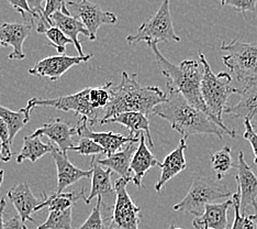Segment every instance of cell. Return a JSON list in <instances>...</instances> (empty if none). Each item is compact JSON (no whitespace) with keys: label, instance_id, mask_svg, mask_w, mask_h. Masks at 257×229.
<instances>
[{"label":"cell","instance_id":"10","mask_svg":"<svg viewBox=\"0 0 257 229\" xmlns=\"http://www.w3.org/2000/svg\"><path fill=\"white\" fill-rule=\"evenodd\" d=\"M67 9L72 17L78 19L90 34V41L97 39L99 28L103 25H115L118 17L113 13L103 10L100 6L90 3L89 0L67 2Z\"/></svg>","mask_w":257,"mask_h":229},{"label":"cell","instance_id":"24","mask_svg":"<svg viewBox=\"0 0 257 229\" xmlns=\"http://www.w3.org/2000/svg\"><path fill=\"white\" fill-rule=\"evenodd\" d=\"M239 95V102L233 106H226L224 114L249 120L253 128L257 129V85L247 88Z\"/></svg>","mask_w":257,"mask_h":229},{"label":"cell","instance_id":"3","mask_svg":"<svg viewBox=\"0 0 257 229\" xmlns=\"http://www.w3.org/2000/svg\"><path fill=\"white\" fill-rule=\"evenodd\" d=\"M150 48L154 53L161 73L166 79L168 90L179 92L190 105L203 111L218 123L202 98L201 80L203 68L201 63L196 60H185L176 65L162 54L157 44L151 45Z\"/></svg>","mask_w":257,"mask_h":229},{"label":"cell","instance_id":"28","mask_svg":"<svg viewBox=\"0 0 257 229\" xmlns=\"http://www.w3.org/2000/svg\"><path fill=\"white\" fill-rule=\"evenodd\" d=\"M31 110L26 106L18 111L10 110L0 105V118H2L8 125L10 131V142L14 143L15 137L18 134L21 129L25 127L31 119Z\"/></svg>","mask_w":257,"mask_h":229},{"label":"cell","instance_id":"45","mask_svg":"<svg viewBox=\"0 0 257 229\" xmlns=\"http://www.w3.org/2000/svg\"><path fill=\"white\" fill-rule=\"evenodd\" d=\"M250 217L254 219V221L256 222V229H257V213H255L254 215H250Z\"/></svg>","mask_w":257,"mask_h":229},{"label":"cell","instance_id":"6","mask_svg":"<svg viewBox=\"0 0 257 229\" xmlns=\"http://www.w3.org/2000/svg\"><path fill=\"white\" fill-rule=\"evenodd\" d=\"M232 195L233 193L223 184L208 178H196L184 199L174 205L173 209L175 211H186L198 217L203 214L208 204Z\"/></svg>","mask_w":257,"mask_h":229},{"label":"cell","instance_id":"5","mask_svg":"<svg viewBox=\"0 0 257 229\" xmlns=\"http://www.w3.org/2000/svg\"><path fill=\"white\" fill-rule=\"evenodd\" d=\"M199 62L203 68L201 80V94L204 103L209 108L210 113L213 115L219 126L223 129L226 134L235 138V130L226 127L222 119V114H224L226 102L232 94H237L233 80L229 72H220L214 74L210 67L206 56L202 52H199Z\"/></svg>","mask_w":257,"mask_h":229},{"label":"cell","instance_id":"41","mask_svg":"<svg viewBox=\"0 0 257 229\" xmlns=\"http://www.w3.org/2000/svg\"><path fill=\"white\" fill-rule=\"evenodd\" d=\"M5 229H28V227L19 216H15L8 220H5Z\"/></svg>","mask_w":257,"mask_h":229},{"label":"cell","instance_id":"12","mask_svg":"<svg viewBox=\"0 0 257 229\" xmlns=\"http://www.w3.org/2000/svg\"><path fill=\"white\" fill-rule=\"evenodd\" d=\"M93 57L92 53L85 56H68L66 54L49 56L40 60L36 65L29 69V74L40 78H48L51 81L56 82L65 74L69 68L81 63H86Z\"/></svg>","mask_w":257,"mask_h":229},{"label":"cell","instance_id":"2","mask_svg":"<svg viewBox=\"0 0 257 229\" xmlns=\"http://www.w3.org/2000/svg\"><path fill=\"white\" fill-rule=\"evenodd\" d=\"M153 116L167 120L173 130L186 140L194 134H213L223 140L225 133L211 117L190 105L177 91L168 90L167 101L156 106Z\"/></svg>","mask_w":257,"mask_h":229},{"label":"cell","instance_id":"15","mask_svg":"<svg viewBox=\"0 0 257 229\" xmlns=\"http://www.w3.org/2000/svg\"><path fill=\"white\" fill-rule=\"evenodd\" d=\"M31 136H46L50 141L57 146L58 150L67 155V151H71L73 146H75L73 137L77 136V130H76V127L73 128L64 120L55 118L49 122H45L42 127L38 128Z\"/></svg>","mask_w":257,"mask_h":229},{"label":"cell","instance_id":"38","mask_svg":"<svg viewBox=\"0 0 257 229\" xmlns=\"http://www.w3.org/2000/svg\"><path fill=\"white\" fill-rule=\"evenodd\" d=\"M222 6H229L245 16V13H254L257 0H221Z\"/></svg>","mask_w":257,"mask_h":229},{"label":"cell","instance_id":"22","mask_svg":"<svg viewBox=\"0 0 257 229\" xmlns=\"http://www.w3.org/2000/svg\"><path fill=\"white\" fill-rule=\"evenodd\" d=\"M109 123H120L124 126L130 131V136L133 138H140L141 133H144L149 145L151 148H154V142L152 140L151 130H150V121L145 115L141 113H122L116 115L112 118L104 120L99 125H109Z\"/></svg>","mask_w":257,"mask_h":229},{"label":"cell","instance_id":"32","mask_svg":"<svg viewBox=\"0 0 257 229\" xmlns=\"http://www.w3.org/2000/svg\"><path fill=\"white\" fill-rule=\"evenodd\" d=\"M112 87V83L108 82V83L104 84L100 87H90V103L92 107L95 109H100V108H106L111 101V94H110V88Z\"/></svg>","mask_w":257,"mask_h":229},{"label":"cell","instance_id":"19","mask_svg":"<svg viewBox=\"0 0 257 229\" xmlns=\"http://www.w3.org/2000/svg\"><path fill=\"white\" fill-rule=\"evenodd\" d=\"M233 205V199L229 198L223 203L208 204L201 216L195 217L192 226L195 229H229L227 209Z\"/></svg>","mask_w":257,"mask_h":229},{"label":"cell","instance_id":"31","mask_svg":"<svg viewBox=\"0 0 257 229\" xmlns=\"http://www.w3.org/2000/svg\"><path fill=\"white\" fill-rule=\"evenodd\" d=\"M232 149L229 145H225L217 154L211 157V166L212 170L217 173L218 180L221 181L222 178L230 171L231 169L235 168L232 159Z\"/></svg>","mask_w":257,"mask_h":229},{"label":"cell","instance_id":"16","mask_svg":"<svg viewBox=\"0 0 257 229\" xmlns=\"http://www.w3.org/2000/svg\"><path fill=\"white\" fill-rule=\"evenodd\" d=\"M7 197L18 211V216L23 222H36L32 218V214L36 213V208L43 202V195L42 199L34 196L28 182H25V183H19L11 187L7 192Z\"/></svg>","mask_w":257,"mask_h":229},{"label":"cell","instance_id":"34","mask_svg":"<svg viewBox=\"0 0 257 229\" xmlns=\"http://www.w3.org/2000/svg\"><path fill=\"white\" fill-rule=\"evenodd\" d=\"M101 207H102V197H97L96 206L92 208L90 215L87 217V219L83 225L75 229H108L107 224L109 226V222L106 221L107 219L102 218L101 215Z\"/></svg>","mask_w":257,"mask_h":229},{"label":"cell","instance_id":"39","mask_svg":"<svg viewBox=\"0 0 257 229\" xmlns=\"http://www.w3.org/2000/svg\"><path fill=\"white\" fill-rule=\"evenodd\" d=\"M244 127H245V131L243 134V138L248 141V143L252 146L253 154H254V164L257 166V132L255 131V129L253 128L252 123H250L249 120H244Z\"/></svg>","mask_w":257,"mask_h":229},{"label":"cell","instance_id":"35","mask_svg":"<svg viewBox=\"0 0 257 229\" xmlns=\"http://www.w3.org/2000/svg\"><path fill=\"white\" fill-rule=\"evenodd\" d=\"M44 34L46 35V38L49 39L50 45L55 48L57 53H60V55L65 54L66 45L68 43H73V41L67 38L66 35L56 27H51Z\"/></svg>","mask_w":257,"mask_h":229},{"label":"cell","instance_id":"37","mask_svg":"<svg viewBox=\"0 0 257 229\" xmlns=\"http://www.w3.org/2000/svg\"><path fill=\"white\" fill-rule=\"evenodd\" d=\"M0 142H2V154L6 162H9L13 157V144L10 142V131L8 125L0 118Z\"/></svg>","mask_w":257,"mask_h":229},{"label":"cell","instance_id":"33","mask_svg":"<svg viewBox=\"0 0 257 229\" xmlns=\"http://www.w3.org/2000/svg\"><path fill=\"white\" fill-rule=\"evenodd\" d=\"M233 206H234V221L231 229H256V222L250 215L241 213V203H239L238 193H233Z\"/></svg>","mask_w":257,"mask_h":229},{"label":"cell","instance_id":"36","mask_svg":"<svg viewBox=\"0 0 257 229\" xmlns=\"http://www.w3.org/2000/svg\"><path fill=\"white\" fill-rule=\"evenodd\" d=\"M71 151L81 156H91L95 157L98 155H104V150L101 145L96 143L95 141L89 138H80L78 145H75Z\"/></svg>","mask_w":257,"mask_h":229},{"label":"cell","instance_id":"40","mask_svg":"<svg viewBox=\"0 0 257 229\" xmlns=\"http://www.w3.org/2000/svg\"><path fill=\"white\" fill-rule=\"evenodd\" d=\"M43 2H46V0H27L29 7H30L31 11L33 13L36 20H39L40 18L43 16V10H44V8L42 7Z\"/></svg>","mask_w":257,"mask_h":229},{"label":"cell","instance_id":"20","mask_svg":"<svg viewBox=\"0 0 257 229\" xmlns=\"http://www.w3.org/2000/svg\"><path fill=\"white\" fill-rule=\"evenodd\" d=\"M154 167H161V162L157 160L154 155L152 154V151L149 149L145 134L141 133L139 146L132 158L130 166L131 172L133 173L132 182L134 185L140 189L142 186V180L145 174Z\"/></svg>","mask_w":257,"mask_h":229},{"label":"cell","instance_id":"17","mask_svg":"<svg viewBox=\"0 0 257 229\" xmlns=\"http://www.w3.org/2000/svg\"><path fill=\"white\" fill-rule=\"evenodd\" d=\"M90 166L92 170L91 190L88 197L86 198L85 204L88 205L93 198L101 196L102 202L104 201V203L114 205L113 203H111L113 201V195L115 196L114 185H112V182H111V173H112V171L110 169H103L101 166H99L96 161V156L91 157Z\"/></svg>","mask_w":257,"mask_h":229},{"label":"cell","instance_id":"23","mask_svg":"<svg viewBox=\"0 0 257 229\" xmlns=\"http://www.w3.org/2000/svg\"><path fill=\"white\" fill-rule=\"evenodd\" d=\"M50 25L51 27H56L60 29L67 38L73 41V44L78 52V56H85L80 41L78 40V35L84 34L85 37L89 39L90 34L83 23L72 16H67L63 13H55L50 18Z\"/></svg>","mask_w":257,"mask_h":229},{"label":"cell","instance_id":"4","mask_svg":"<svg viewBox=\"0 0 257 229\" xmlns=\"http://www.w3.org/2000/svg\"><path fill=\"white\" fill-rule=\"evenodd\" d=\"M221 50L227 54L222 56L229 69L237 94L257 85V42L245 43L235 39L230 43L222 42Z\"/></svg>","mask_w":257,"mask_h":229},{"label":"cell","instance_id":"42","mask_svg":"<svg viewBox=\"0 0 257 229\" xmlns=\"http://www.w3.org/2000/svg\"><path fill=\"white\" fill-rule=\"evenodd\" d=\"M6 205H7V202H6L5 198L0 199V229H5V220H4V213L6 209Z\"/></svg>","mask_w":257,"mask_h":229},{"label":"cell","instance_id":"18","mask_svg":"<svg viewBox=\"0 0 257 229\" xmlns=\"http://www.w3.org/2000/svg\"><path fill=\"white\" fill-rule=\"evenodd\" d=\"M53 159L57 170V191L62 193L66 187L73 185L81 179H91L92 170H81L69 161L66 154H63L61 150L56 149L53 154Z\"/></svg>","mask_w":257,"mask_h":229},{"label":"cell","instance_id":"9","mask_svg":"<svg viewBox=\"0 0 257 229\" xmlns=\"http://www.w3.org/2000/svg\"><path fill=\"white\" fill-rule=\"evenodd\" d=\"M89 93L90 87H87L83 91L67 96L45 99L33 97L28 102L27 106L30 109L34 107H52L62 111H74L75 115H80L88 119L90 127H93L97 121L98 110L92 107Z\"/></svg>","mask_w":257,"mask_h":229},{"label":"cell","instance_id":"8","mask_svg":"<svg viewBox=\"0 0 257 229\" xmlns=\"http://www.w3.org/2000/svg\"><path fill=\"white\" fill-rule=\"evenodd\" d=\"M132 180L119 178L114 182L115 201L108 217V229H140L141 208L134 204L126 186Z\"/></svg>","mask_w":257,"mask_h":229},{"label":"cell","instance_id":"26","mask_svg":"<svg viewBox=\"0 0 257 229\" xmlns=\"http://www.w3.org/2000/svg\"><path fill=\"white\" fill-rule=\"evenodd\" d=\"M57 146L52 143H43L40 137L27 136L23 139V145L20 154L17 156V163H22L26 160H30L36 163L40 158L48 154H53Z\"/></svg>","mask_w":257,"mask_h":229},{"label":"cell","instance_id":"46","mask_svg":"<svg viewBox=\"0 0 257 229\" xmlns=\"http://www.w3.org/2000/svg\"><path fill=\"white\" fill-rule=\"evenodd\" d=\"M0 70H2V67H0ZM0 97H2V94H0Z\"/></svg>","mask_w":257,"mask_h":229},{"label":"cell","instance_id":"21","mask_svg":"<svg viewBox=\"0 0 257 229\" xmlns=\"http://www.w3.org/2000/svg\"><path fill=\"white\" fill-rule=\"evenodd\" d=\"M187 149L186 139L182 138L179 141L178 146L171 154L165 157L164 162L161 163L162 173L159 181L155 184V191L160 192L162 187L164 186L168 181H171L175 176L183 172L187 168L186 159H185V150Z\"/></svg>","mask_w":257,"mask_h":229},{"label":"cell","instance_id":"1","mask_svg":"<svg viewBox=\"0 0 257 229\" xmlns=\"http://www.w3.org/2000/svg\"><path fill=\"white\" fill-rule=\"evenodd\" d=\"M111 101L103 109L100 123L122 113H141L150 118L156 106L167 101V95L157 86H143L139 83L138 74L121 73L118 86L110 88Z\"/></svg>","mask_w":257,"mask_h":229},{"label":"cell","instance_id":"29","mask_svg":"<svg viewBox=\"0 0 257 229\" xmlns=\"http://www.w3.org/2000/svg\"><path fill=\"white\" fill-rule=\"evenodd\" d=\"M68 0H46L45 7L43 10V16L40 18L37 23V32L45 33L51 28L50 18L55 13H63L67 16H71L67 9Z\"/></svg>","mask_w":257,"mask_h":229},{"label":"cell","instance_id":"14","mask_svg":"<svg viewBox=\"0 0 257 229\" xmlns=\"http://www.w3.org/2000/svg\"><path fill=\"white\" fill-rule=\"evenodd\" d=\"M33 22H15L3 23L0 26V48L3 46H13L14 50L7 56L8 60L21 61L25 60L26 54L23 53L22 46L26 39L30 35Z\"/></svg>","mask_w":257,"mask_h":229},{"label":"cell","instance_id":"7","mask_svg":"<svg viewBox=\"0 0 257 229\" xmlns=\"http://www.w3.org/2000/svg\"><path fill=\"white\" fill-rule=\"evenodd\" d=\"M141 41L147 42L149 46L159 42H180V38L174 30L169 0H163L157 13L142 23L136 34L126 37V42L130 45Z\"/></svg>","mask_w":257,"mask_h":229},{"label":"cell","instance_id":"27","mask_svg":"<svg viewBox=\"0 0 257 229\" xmlns=\"http://www.w3.org/2000/svg\"><path fill=\"white\" fill-rule=\"evenodd\" d=\"M42 195L44 197L43 202L41 203L39 206L36 208V213L37 211H40L44 207H48L49 211L51 210H65L67 208L73 207V204L75 202H77L78 199H84V202L86 201V196H85V190L81 189L79 192H67V193H52V195L48 196L46 193L43 192Z\"/></svg>","mask_w":257,"mask_h":229},{"label":"cell","instance_id":"13","mask_svg":"<svg viewBox=\"0 0 257 229\" xmlns=\"http://www.w3.org/2000/svg\"><path fill=\"white\" fill-rule=\"evenodd\" d=\"M77 130V137L79 138H89L95 141L96 143L101 145L104 150L106 157L114 155L115 152L120 151L123 144H128L131 142H140V138H133L131 136H123L120 133H114L112 131L107 132H95L90 129L89 120L85 117H80V119L76 126Z\"/></svg>","mask_w":257,"mask_h":229},{"label":"cell","instance_id":"11","mask_svg":"<svg viewBox=\"0 0 257 229\" xmlns=\"http://www.w3.org/2000/svg\"><path fill=\"white\" fill-rule=\"evenodd\" d=\"M235 168V180L237 183L239 203H241V213L246 215L248 207H253L255 213H257V175L245 161L242 151H239L237 155Z\"/></svg>","mask_w":257,"mask_h":229},{"label":"cell","instance_id":"30","mask_svg":"<svg viewBox=\"0 0 257 229\" xmlns=\"http://www.w3.org/2000/svg\"><path fill=\"white\" fill-rule=\"evenodd\" d=\"M73 208L65 210H51L49 217L37 229H74L72 226Z\"/></svg>","mask_w":257,"mask_h":229},{"label":"cell","instance_id":"43","mask_svg":"<svg viewBox=\"0 0 257 229\" xmlns=\"http://www.w3.org/2000/svg\"><path fill=\"white\" fill-rule=\"evenodd\" d=\"M4 178H5V171H4V170L0 169V187H2V185H3Z\"/></svg>","mask_w":257,"mask_h":229},{"label":"cell","instance_id":"25","mask_svg":"<svg viewBox=\"0 0 257 229\" xmlns=\"http://www.w3.org/2000/svg\"><path fill=\"white\" fill-rule=\"evenodd\" d=\"M136 144V142L128 143L123 150L115 152L114 155L110 157H106V159H96V161L99 166L110 169L111 171L118 173L120 178L132 180L130 166L132 158L138 149Z\"/></svg>","mask_w":257,"mask_h":229},{"label":"cell","instance_id":"44","mask_svg":"<svg viewBox=\"0 0 257 229\" xmlns=\"http://www.w3.org/2000/svg\"><path fill=\"white\" fill-rule=\"evenodd\" d=\"M0 161H2V162H6L5 158H4L3 154H2V142H0Z\"/></svg>","mask_w":257,"mask_h":229}]
</instances>
